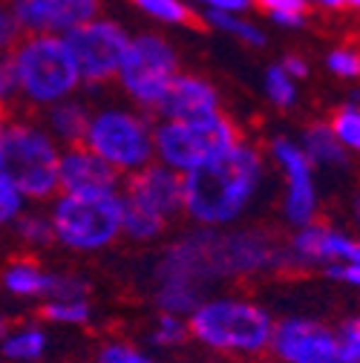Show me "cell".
<instances>
[{"mask_svg":"<svg viewBox=\"0 0 360 363\" xmlns=\"http://www.w3.org/2000/svg\"><path fill=\"white\" fill-rule=\"evenodd\" d=\"M337 343L349 363H360V314H351L337 326Z\"/></svg>","mask_w":360,"mask_h":363,"instance_id":"1f68e13d","label":"cell"},{"mask_svg":"<svg viewBox=\"0 0 360 363\" xmlns=\"http://www.w3.org/2000/svg\"><path fill=\"white\" fill-rule=\"evenodd\" d=\"M52 240L69 254H101L121 240V194L50 199Z\"/></svg>","mask_w":360,"mask_h":363,"instance_id":"ba28073f","label":"cell"},{"mask_svg":"<svg viewBox=\"0 0 360 363\" xmlns=\"http://www.w3.org/2000/svg\"><path fill=\"white\" fill-rule=\"evenodd\" d=\"M89 113H93V107H89L86 101H81L78 96H72V99H64V101L52 104L50 110H43L40 124L47 127V133L61 147H72V145L84 142Z\"/></svg>","mask_w":360,"mask_h":363,"instance_id":"d6986e66","label":"cell"},{"mask_svg":"<svg viewBox=\"0 0 360 363\" xmlns=\"http://www.w3.org/2000/svg\"><path fill=\"white\" fill-rule=\"evenodd\" d=\"M6 121H9L6 110H0V150H4V133H6Z\"/></svg>","mask_w":360,"mask_h":363,"instance_id":"7bdbcfd3","label":"cell"},{"mask_svg":"<svg viewBox=\"0 0 360 363\" xmlns=\"http://www.w3.org/2000/svg\"><path fill=\"white\" fill-rule=\"evenodd\" d=\"M271 352L280 363H349L340 352L337 332L305 314L277 320Z\"/></svg>","mask_w":360,"mask_h":363,"instance_id":"5bb4252c","label":"cell"},{"mask_svg":"<svg viewBox=\"0 0 360 363\" xmlns=\"http://www.w3.org/2000/svg\"><path fill=\"white\" fill-rule=\"evenodd\" d=\"M254 6H259L268 15H277V12H305V0H254Z\"/></svg>","mask_w":360,"mask_h":363,"instance_id":"8d00e7d4","label":"cell"},{"mask_svg":"<svg viewBox=\"0 0 360 363\" xmlns=\"http://www.w3.org/2000/svg\"><path fill=\"white\" fill-rule=\"evenodd\" d=\"M268 156L283 176V219L291 228L314 222L320 216V188L314 179V164L294 139L277 135L268 145Z\"/></svg>","mask_w":360,"mask_h":363,"instance_id":"7c38bea8","label":"cell"},{"mask_svg":"<svg viewBox=\"0 0 360 363\" xmlns=\"http://www.w3.org/2000/svg\"><path fill=\"white\" fill-rule=\"evenodd\" d=\"M326 277H332V280H337V283H346V286H351V289H360V259L326 268Z\"/></svg>","mask_w":360,"mask_h":363,"instance_id":"836d02e7","label":"cell"},{"mask_svg":"<svg viewBox=\"0 0 360 363\" xmlns=\"http://www.w3.org/2000/svg\"><path fill=\"white\" fill-rule=\"evenodd\" d=\"M21 35H67L101 15V0H9Z\"/></svg>","mask_w":360,"mask_h":363,"instance_id":"9a60e30c","label":"cell"},{"mask_svg":"<svg viewBox=\"0 0 360 363\" xmlns=\"http://www.w3.org/2000/svg\"><path fill=\"white\" fill-rule=\"evenodd\" d=\"M93 363H159L147 349L130 343V340H107L99 346Z\"/></svg>","mask_w":360,"mask_h":363,"instance_id":"f1b7e54d","label":"cell"},{"mask_svg":"<svg viewBox=\"0 0 360 363\" xmlns=\"http://www.w3.org/2000/svg\"><path fill=\"white\" fill-rule=\"evenodd\" d=\"M12 231L18 237L21 245L32 248V251H40V248H50L55 245L52 240V222H50V213L47 211H35V208H23L21 216L12 222Z\"/></svg>","mask_w":360,"mask_h":363,"instance_id":"603a6c76","label":"cell"},{"mask_svg":"<svg viewBox=\"0 0 360 363\" xmlns=\"http://www.w3.org/2000/svg\"><path fill=\"white\" fill-rule=\"evenodd\" d=\"M0 4H9V0H0Z\"/></svg>","mask_w":360,"mask_h":363,"instance_id":"bcb514c9","label":"cell"},{"mask_svg":"<svg viewBox=\"0 0 360 363\" xmlns=\"http://www.w3.org/2000/svg\"><path fill=\"white\" fill-rule=\"evenodd\" d=\"M9 78L12 101L29 113H43L52 104L78 96L81 72L61 35H18L0 55Z\"/></svg>","mask_w":360,"mask_h":363,"instance_id":"3957f363","label":"cell"},{"mask_svg":"<svg viewBox=\"0 0 360 363\" xmlns=\"http://www.w3.org/2000/svg\"><path fill=\"white\" fill-rule=\"evenodd\" d=\"M52 297H89V283L81 274H72V271H55L47 300Z\"/></svg>","mask_w":360,"mask_h":363,"instance_id":"d6a6232c","label":"cell"},{"mask_svg":"<svg viewBox=\"0 0 360 363\" xmlns=\"http://www.w3.org/2000/svg\"><path fill=\"white\" fill-rule=\"evenodd\" d=\"M326 67L337 78L354 81V78H360V50H354V47H337V50H332L326 55Z\"/></svg>","mask_w":360,"mask_h":363,"instance_id":"4dcf8cb0","label":"cell"},{"mask_svg":"<svg viewBox=\"0 0 360 363\" xmlns=\"http://www.w3.org/2000/svg\"><path fill=\"white\" fill-rule=\"evenodd\" d=\"M121 176L101 162L93 150L84 145H72L61 150L58 159V194L69 196H99V194H118Z\"/></svg>","mask_w":360,"mask_h":363,"instance_id":"2e32d148","label":"cell"},{"mask_svg":"<svg viewBox=\"0 0 360 363\" xmlns=\"http://www.w3.org/2000/svg\"><path fill=\"white\" fill-rule=\"evenodd\" d=\"M262 86H265L268 101H271L274 107L288 110V107L297 104V81H294L280 64H274V67H268V69H265V75H262Z\"/></svg>","mask_w":360,"mask_h":363,"instance_id":"83f0119b","label":"cell"},{"mask_svg":"<svg viewBox=\"0 0 360 363\" xmlns=\"http://www.w3.org/2000/svg\"><path fill=\"white\" fill-rule=\"evenodd\" d=\"M81 145L127 179L153 164V121L130 104H101L89 113Z\"/></svg>","mask_w":360,"mask_h":363,"instance_id":"52a82bcc","label":"cell"},{"mask_svg":"<svg viewBox=\"0 0 360 363\" xmlns=\"http://www.w3.org/2000/svg\"><path fill=\"white\" fill-rule=\"evenodd\" d=\"M305 6H317V9H326V12H337L346 6V0H305Z\"/></svg>","mask_w":360,"mask_h":363,"instance_id":"60d3db41","label":"cell"},{"mask_svg":"<svg viewBox=\"0 0 360 363\" xmlns=\"http://www.w3.org/2000/svg\"><path fill=\"white\" fill-rule=\"evenodd\" d=\"M179 75V52L176 47L153 32H142L130 38L127 55L118 67V89L136 110H156L170 81Z\"/></svg>","mask_w":360,"mask_h":363,"instance_id":"30bf717a","label":"cell"},{"mask_svg":"<svg viewBox=\"0 0 360 363\" xmlns=\"http://www.w3.org/2000/svg\"><path fill=\"white\" fill-rule=\"evenodd\" d=\"M18 35H21V32H18V26H15L12 15H9V6L0 4V55H4V52L12 47Z\"/></svg>","mask_w":360,"mask_h":363,"instance_id":"e575fe53","label":"cell"},{"mask_svg":"<svg viewBox=\"0 0 360 363\" xmlns=\"http://www.w3.org/2000/svg\"><path fill=\"white\" fill-rule=\"evenodd\" d=\"M283 268V248L259 228H196L170 242L156 259V286L208 291L216 280L254 277Z\"/></svg>","mask_w":360,"mask_h":363,"instance_id":"6da1fadb","label":"cell"},{"mask_svg":"<svg viewBox=\"0 0 360 363\" xmlns=\"http://www.w3.org/2000/svg\"><path fill=\"white\" fill-rule=\"evenodd\" d=\"M294 81H300V78H305L308 75V64L300 58V55H288V58H283V64H280Z\"/></svg>","mask_w":360,"mask_h":363,"instance_id":"74e56055","label":"cell"},{"mask_svg":"<svg viewBox=\"0 0 360 363\" xmlns=\"http://www.w3.org/2000/svg\"><path fill=\"white\" fill-rule=\"evenodd\" d=\"M29 202L18 194V188L12 185V182L0 173V231L12 228V222L21 216V211L26 208Z\"/></svg>","mask_w":360,"mask_h":363,"instance_id":"f546056e","label":"cell"},{"mask_svg":"<svg viewBox=\"0 0 360 363\" xmlns=\"http://www.w3.org/2000/svg\"><path fill=\"white\" fill-rule=\"evenodd\" d=\"M240 142V130L228 116H213L208 121H164L153 124V162L188 176L196 167L213 162Z\"/></svg>","mask_w":360,"mask_h":363,"instance_id":"9c48e42d","label":"cell"},{"mask_svg":"<svg viewBox=\"0 0 360 363\" xmlns=\"http://www.w3.org/2000/svg\"><path fill=\"white\" fill-rule=\"evenodd\" d=\"M360 259V240L332 222L314 219L303 228H294L291 240L283 245V268H332Z\"/></svg>","mask_w":360,"mask_h":363,"instance_id":"4fadbf2b","label":"cell"},{"mask_svg":"<svg viewBox=\"0 0 360 363\" xmlns=\"http://www.w3.org/2000/svg\"><path fill=\"white\" fill-rule=\"evenodd\" d=\"M265 185V156L245 139L182 176L185 216L196 228H231L245 219Z\"/></svg>","mask_w":360,"mask_h":363,"instance_id":"7a4b0ae2","label":"cell"},{"mask_svg":"<svg viewBox=\"0 0 360 363\" xmlns=\"http://www.w3.org/2000/svg\"><path fill=\"white\" fill-rule=\"evenodd\" d=\"M130 38L133 35L118 21H110L101 15L75 26L72 32H67L64 40L78 64L81 84L99 89V86L116 81L118 67L130 47Z\"/></svg>","mask_w":360,"mask_h":363,"instance_id":"8fae6325","label":"cell"},{"mask_svg":"<svg viewBox=\"0 0 360 363\" xmlns=\"http://www.w3.org/2000/svg\"><path fill=\"white\" fill-rule=\"evenodd\" d=\"M40 317L52 326L81 329L93 320V303L89 297H52L40 303Z\"/></svg>","mask_w":360,"mask_h":363,"instance_id":"7402d4cb","label":"cell"},{"mask_svg":"<svg viewBox=\"0 0 360 363\" xmlns=\"http://www.w3.org/2000/svg\"><path fill=\"white\" fill-rule=\"evenodd\" d=\"M202 23H208V26H213V29L225 32V35H231V38H237V40L248 43V47H265V32H262L257 23L245 21L242 15L205 9V12H202Z\"/></svg>","mask_w":360,"mask_h":363,"instance_id":"cb8c5ba5","label":"cell"},{"mask_svg":"<svg viewBox=\"0 0 360 363\" xmlns=\"http://www.w3.org/2000/svg\"><path fill=\"white\" fill-rule=\"evenodd\" d=\"M121 237L133 242L159 240L167 225L185 213L182 176L153 162L121 185Z\"/></svg>","mask_w":360,"mask_h":363,"instance_id":"8992f818","label":"cell"},{"mask_svg":"<svg viewBox=\"0 0 360 363\" xmlns=\"http://www.w3.org/2000/svg\"><path fill=\"white\" fill-rule=\"evenodd\" d=\"M156 113L164 121H208L222 116V96L208 78L179 72L162 96Z\"/></svg>","mask_w":360,"mask_h":363,"instance_id":"e0dca14e","label":"cell"},{"mask_svg":"<svg viewBox=\"0 0 360 363\" xmlns=\"http://www.w3.org/2000/svg\"><path fill=\"white\" fill-rule=\"evenodd\" d=\"M9 101H12V89H9V78L4 69V58H0V110H6Z\"/></svg>","mask_w":360,"mask_h":363,"instance_id":"ab89813d","label":"cell"},{"mask_svg":"<svg viewBox=\"0 0 360 363\" xmlns=\"http://www.w3.org/2000/svg\"><path fill=\"white\" fill-rule=\"evenodd\" d=\"M188 340H191L188 317H179V314L159 311L156 320L147 329V343L153 349H179V346H185Z\"/></svg>","mask_w":360,"mask_h":363,"instance_id":"d4e9b609","label":"cell"},{"mask_svg":"<svg viewBox=\"0 0 360 363\" xmlns=\"http://www.w3.org/2000/svg\"><path fill=\"white\" fill-rule=\"evenodd\" d=\"M277 26H303L305 23V12H277V15H268Z\"/></svg>","mask_w":360,"mask_h":363,"instance_id":"f35d334b","label":"cell"},{"mask_svg":"<svg viewBox=\"0 0 360 363\" xmlns=\"http://www.w3.org/2000/svg\"><path fill=\"white\" fill-rule=\"evenodd\" d=\"M274 326V314L265 306L234 294L205 297L188 314L191 340H196L213 354L242 360L262 357L265 352H271Z\"/></svg>","mask_w":360,"mask_h":363,"instance_id":"277c9868","label":"cell"},{"mask_svg":"<svg viewBox=\"0 0 360 363\" xmlns=\"http://www.w3.org/2000/svg\"><path fill=\"white\" fill-rule=\"evenodd\" d=\"M351 222L357 225V228H360V194H354V199H351Z\"/></svg>","mask_w":360,"mask_h":363,"instance_id":"b9f144b4","label":"cell"},{"mask_svg":"<svg viewBox=\"0 0 360 363\" xmlns=\"http://www.w3.org/2000/svg\"><path fill=\"white\" fill-rule=\"evenodd\" d=\"M346 6H351V9H360V0H346Z\"/></svg>","mask_w":360,"mask_h":363,"instance_id":"f6af8a7d","label":"cell"},{"mask_svg":"<svg viewBox=\"0 0 360 363\" xmlns=\"http://www.w3.org/2000/svg\"><path fill=\"white\" fill-rule=\"evenodd\" d=\"M329 127L340 147L351 156H360V104H343L329 118Z\"/></svg>","mask_w":360,"mask_h":363,"instance_id":"484cf974","label":"cell"},{"mask_svg":"<svg viewBox=\"0 0 360 363\" xmlns=\"http://www.w3.org/2000/svg\"><path fill=\"white\" fill-rule=\"evenodd\" d=\"M12 329V323H9V317L4 314V311H0V340H4V335Z\"/></svg>","mask_w":360,"mask_h":363,"instance_id":"ee69618b","label":"cell"},{"mask_svg":"<svg viewBox=\"0 0 360 363\" xmlns=\"http://www.w3.org/2000/svg\"><path fill=\"white\" fill-rule=\"evenodd\" d=\"M50 352V332L40 323L12 326L0 340V357L6 363H38Z\"/></svg>","mask_w":360,"mask_h":363,"instance_id":"ffe728a7","label":"cell"},{"mask_svg":"<svg viewBox=\"0 0 360 363\" xmlns=\"http://www.w3.org/2000/svg\"><path fill=\"white\" fill-rule=\"evenodd\" d=\"M297 145L303 147V153L308 156V162H311L314 167H337V164H346V159H349V153H346V150L340 147V142L334 139L329 121H326V124H311V127H305L303 139H300Z\"/></svg>","mask_w":360,"mask_h":363,"instance_id":"44dd1931","label":"cell"},{"mask_svg":"<svg viewBox=\"0 0 360 363\" xmlns=\"http://www.w3.org/2000/svg\"><path fill=\"white\" fill-rule=\"evenodd\" d=\"M130 4L147 18H153L156 23H167V26L193 23V12L185 0H130Z\"/></svg>","mask_w":360,"mask_h":363,"instance_id":"4316f807","label":"cell"},{"mask_svg":"<svg viewBox=\"0 0 360 363\" xmlns=\"http://www.w3.org/2000/svg\"><path fill=\"white\" fill-rule=\"evenodd\" d=\"M61 145L47 133L40 118L15 116L6 121L0 173H4L26 202H50L58 196V159Z\"/></svg>","mask_w":360,"mask_h":363,"instance_id":"5b68a950","label":"cell"},{"mask_svg":"<svg viewBox=\"0 0 360 363\" xmlns=\"http://www.w3.org/2000/svg\"><path fill=\"white\" fill-rule=\"evenodd\" d=\"M55 271L38 262L35 257H15L0 271V289L15 300H47Z\"/></svg>","mask_w":360,"mask_h":363,"instance_id":"ac0fdd59","label":"cell"},{"mask_svg":"<svg viewBox=\"0 0 360 363\" xmlns=\"http://www.w3.org/2000/svg\"><path fill=\"white\" fill-rule=\"evenodd\" d=\"M193 4L205 6V9H216V12H231V15H242L254 6V0H193Z\"/></svg>","mask_w":360,"mask_h":363,"instance_id":"d590c367","label":"cell"}]
</instances>
